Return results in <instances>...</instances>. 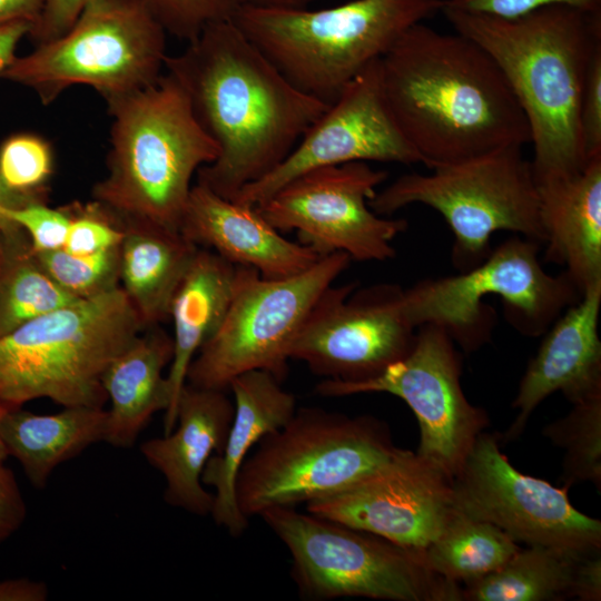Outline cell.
<instances>
[{
  "label": "cell",
  "mask_w": 601,
  "mask_h": 601,
  "mask_svg": "<svg viewBox=\"0 0 601 601\" xmlns=\"http://www.w3.org/2000/svg\"><path fill=\"white\" fill-rule=\"evenodd\" d=\"M520 548L492 523L456 510L423 555L434 573L455 583H466L496 571Z\"/></svg>",
  "instance_id": "obj_30"
},
{
  "label": "cell",
  "mask_w": 601,
  "mask_h": 601,
  "mask_svg": "<svg viewBox=\"0 0 601 601\" xmlns=\"http://www.w3.org/2000/svg\"><path fill=\"white\" fill-rule=\"evenodd\" d=\"M460 353L447 333L432 324L417 327L408 353L377 376L356 383L323 380L316 387L326 397L388 393L403 400L416 416V454L451 480L462 467L477 436L489 424L461 385Z\"/></svg>",
  "instance_id": "obj_13"
},
{
  "label": "cell",
  "mask_w": 601,
  "mask_h": 601,
  "mask_svg": "<svg viewBox=\"0 0 601 601\" xmlns=\"http://www.w3.org/2000/svg\"><path fill=\"white\" fill-rule=\"evenodd\" d=\"M587 552L590 551L546 545L520 548L496 571L464 583L461 590L462 600L560 601L572 599L577 568Z\"/></svg>",
  "instance_id": "obj_28"
},
{
  "label": "cell",
  "mask_w": 601,
  "mask_h": 601,
  "mask_svg": "<svg viewBox=\"0 0 601 601\" xmlns=\"http://www.w3.org/2000/svg\"><path fill=\"white\" fill-rule=\"evenodd\" d=\"M144 329L120 286L22 324L0 337V402L104 407L106 368Z\"/></svg>",
  "instance_id": "obj_6"
},
{
  "label": "cell",
  "mask_w": 601,
  "mask_h": 601,
  "mask_svg": "<svg viewBox=\"0 0 601 601\" xmlns=\"http://www.w3.org/2000/svg\"><path fill=\"white\" fill-rule=\"evenodd\" d=\"M564 4L601 12V0H443L442 8L482 13L497 18H516L542 7Z\"/></svg>",
  "instance_id": "obj_38"
},
{
  "label": "cell",
  "mask_w": 601,
  "mask_h": 601,
  "mask_svg": "<svg viewBox=\"0 0 601 601\" xmlns=\"http://www.w3.org/2000/svg\"><path fill=\"white\" fill-rule=\"evenodd\" d=\"M543 434L564 450L563 486L590 482L601 490V394L572 403V410L545 426Z\"/></svg>",
  "instance_id": "obj_31"
},
{
  "label": "cell",
  "mask_w": 601,
  "mask_h": 601,
  "mask_svg": "<svg viewBox=\"0 0 601 601\" xmlns=\"http://www.w3.org/2000/svg\"><path fill=\"white\" fill-rule=\"evenodd\" d=\"M349 262L345 253L337 252L322 256L299 274L276 279L238 266L225 318L193 359L186 383L227 391L236 376L256 370L283 382L295 339Z\"/></svg>",
  "instance_id": "obj_12"
},
{
  "label": "cell",
  "mask_w": 601,
  "mask_h": 601,
  "mask_svg": "<svg viewBox=\"0 0 601 601\" xmlns=\"http://www.w3.org/2000/svg\"><path fill=\"white\" fill-rule=\"evenodd\" d=\"M455 32L496 62L530 128L536 185L569 177L587 165L580 104L587 72L601 47V12L564 4L516 18L442 8Z\"/></svg>",
  "instance_id": "obj_3"
},
{
  "label": "cell",
  "mask_w": 601,
  "mask_h": 601,
  "mask_svg": "<svg viewBox=\"0 0 601 601\" xmlns=\"http://www.w3.org/2000/svg\"><path fill=\"white\" fill-rule=\"evenodd\" d=\"M461 513L492 523L513 541L592 551L601 548V522L580 512L565 486L516 470L501 452L499 437L482 432L452 479Z\"/></svg>",
  "instance_id": "obj_15"
},
{
  "label": "cell",
  "mask_w": 601,
  "mask_h": 601,
  "mask_svg": "<svg viewBox=\"0 0 601 601\" xmlns=\"http://www.w3.org/2000/svg\"><path fill=\"white\" fill-rule=\"evenodd\" d=\"M165 68L218 148L197 181L234 200L274 170L328 104L296 88L233 19L207 26Z\"/></svg>",
  "instance_id": "obj_1"
},
{
  "label": "cell",
  "mask_w": 601,
  "mask_h": 601,
  "mask_svg": "<svg viewBox=\"0 0 601 601\" xmlns=\"http://www.w3.org/2000/svg\"><path fill=\"white\" fill-rule=\"evenodd\" d=\"M118 221L124 231L119 285L144 327L158 326L169 319L173 298L199 247L177 230L144 221Z\"/></svg>",
  "instance_id": "obj_26"
},
{
  "label": "cell",
  "mask_w": 601,
  "mask_h": 601,
  "mask_svg": "<svg viewBox=\"0 0 601 601\" xmlns=\"http://www.w3.org/2000/svg\"><path fill=\"white\" fill-rule=\"evenodd\" d=\"M233 417L234 402L226 390L186 383L177 401L174 430L140 445L142 456L165 479L166 503L199 516L210 515L214 493L205 490L201 474L208 460L224 449Z\"/></svg>",
  "instance_id": "obj_20"
},
{
  "label": "cell",
  "mask_w": 601,
  "mask_h": 601,
  "mask_svg": "<svg viewBox=\"0 0 601 601\" xmlns=\"http://www.w3.org/2000/svg\"><path fill=\"white\" fill-rule=\"evenodd\" d=\"M455 511L452 480L402 449L342 491L306 503V512L422 554Z\"/></svg>",
  "instance_id": "obj_18"
},
{
  "label": "cell",
  "mask_w": 601,
  "mask_h": 601,
  "mask_svg": "<svg viewBox=\"0 0 601 601\" xmlns=\"http://www.w3.org/2000/svg\"><path fill=\"white\" fill-rule=\"evenodd\" d=\"M228 391L233 395L234 417L224 449L208 460L201 482L215 491L210 512L214 522L238 536L249 521L239 510L235 495L239 469L259 440L286 424L297 406L294 394L266 371L236 376Z\"/></svg>",
  "instance_id": "obj_22"
},
{
  "label": "cell",
  "mask_w": 601,
  "mask_h": 601,
  "mask_svg": "<svg viewBox=\"0 0 601 601\" xmlns=\"http://www.w3.org/2000/svg\"><path fill=\"white\" fill-rule=\"evenodd\" d=\"M48 588L27 578L0 580V601H45Z\"/></svg>",
  "instance_id": "obj_42"
},
{
  "label": "cell",
  "mask_w": 601,
  "mask_h": 601,
  "mask_svg": "<svg viewBox=\"0 0 601 601\" xmlns=\"http://www.w3.org/2000/svg\"><path fill=\"white\" fill-rule=\"evenodd\" d=\"M71 220L62 248L75 255H91L119 247L122 227L117 218L92 200L67 205Z\"/></svg>",
  "instance_id": "obj_35"
},
{
  "label": "cell",
  "mask_w": 601,
  "mask_h": 601,
  "mask_svg": "<svg viewBox=\"0 0 601 601\" xmlns=\"http://www.w3.org/2000/svg\"><path fill=\"white\" fill-rule=\"evenodd\" d=\"M106 427L104 407L63 406L55 414H35L8 405L0 416V440L30 483L42 489L58 465L105 441Z\"/></svg>",
  "instance_id": "obj_27"
},
{
  "label": "cell",
  "mask_w": 601,
  "mask_h": 601,
  "mask_svg": "<svg viewBox=\"0 0 601 601\" xmlns=\"http://www.w3.org/2000/svg\"><path fill=\"white\" fill-rule=\"evenodd\" d=\"M238 266L216 253L198 248L170 305L173 358L167 372L170 406L165 412L164 434L176 425L179 394L189 366L206 342L217 332L231 302Z\"/></svg>",
  "instance_id": "obj_24"
},
{
  "label": "cell",
  "mask_w": 601,
  "mask_h": 601,
  "mask_svg": "<svg viewBox=\"0 0 601 601\" xmlns=\"http://www.w3.org/2000/svg\"><path fill=\"white\" fill-rule=\"evenodd\" d=\"M43 4L45 0H0V24L16 21L35 24Z\"/></svg>",
  "instance_id": "obj_44"
},
{
  "label": "cell",
  "mask_w": 601,
  "mask_h": 601,
  "mask_svg": "<svg viewBox=\"0 0 601 601\" xmlns=\"http://www.w3.org/2000/svg\"><path fill=\"white\" fill-rule=\"evenodd\" d=\"M579 125L587 161L601 156V47L593 53L587 72Z\"/></svg>",
  "instance_id": "obj_37"
},
{
  "label": "cell",
  "mask_w": 601,
  "mask_h": 601,
  "mask_svg": "<svg viewBox=\"0 0 601 601\" xmlns=\"http://www.w3.org/2000/svg\"><path fill=\"white\" fill-rule=\"evenodd\" d=\"M572 598L581 601L601 599L600 550L587 552L579 561L572 589Z\"/></svg>",
  "instance_id": "obj_41"
},
{
  "label": "cell",
  "mask_w": 601,
  "mask_h": 601,
  "mask_svg": "<svg viewBox=\"0 0 601 601\" xmlns=\"http://www.w3.org/2000/svg\"><path fill=\"white\" fill-rule=\"evenodd\" d=\"M387 426L368 416L299 407L267 433L242 464L235 495L246 518L332 495L396 452Z\"/></svg>",
  "instance_id": "obj_7"
},
{
  "label": "cell",
  "mask_w": 601,
  "mask_h": 601,
  "mask_svg": "<svg viewBox=\"0 0 601 601\" xmlns=\"http://www.w3.org/2000/svg\"><path fill=\"white\" fill-rule=\"evenodd\" d=\"M1 215L26 231L35 253L62 248L71 220L67 206L52 208L46 201L3 208Z\"/></svg>",
  "instance_id": "obj_36"
},
{
  "label": "cell",
  "mask_w": 601,
  "mask_h": 601,
  "mask_svg": "<svg viewBox=\"0 0 601 601\" xmlns=\"http://www.w3.org/2000/svg\"><path fill=\"white\" fill-rule=\"evenodd\" d=\"M91 0H45L40 17L29 36L36 45L51 41L67 32Z\"/></svg>",
  "instance_id": "obj_39"
},
{
  "label": "cell",
  "mask_w": 601,
  "mask_h": 601,
  "mask_svg": "<svg viewBox=\"0 0 601 601\" xmlns=\"http://www.w3.org/2000/svg\"><path fill=\"white\" fill-rule=\"evenodd\" d=\"M173 338L159 326L145 328L106 368L102 387L110 402L105 441L131 447L152 415L170 406L165 367L173 358Z\"/></svg>",
  "instance_id": "obj_25"
},
{
  "label": "cell",
  "mask_w": 601,
  "mask_h": 601,
  "mask_svg": "<svg viewBox=\"0 0 601 601\" xmlns=\"http://www.w3.org/2000/svg\"><path fill=\"white\" fill-rule=\"evenodd\" d=\"M545 260L582 293L601 283V156L575 175L536 185Z\"/></svg>",
  "instance_id": "obj_23"
},
{
  "label": "cell",
  "mask_w": 601,
  "mask_h": 601,
  "mask_svg": "<svg viewBox=\"0 0 601 601\" xmlns=\"http://www.w3.org/2000/svg\"><path fill=\"white\" fill-rule=\"evenodd\" d=\"M430 174L397 177L376 191L370 207L381 216L422 204L440 213L453 233L451 259L459 272L482 263L500 230L545 242L539 193L531 161L521 146L503 147L465 160L440 165Z\"/></svg>",
  "instance_id": "obj_8"
},
{
  "label": "cell",
  "mask_w": 601,
  "mask_h": 601,
  "mask_svg": "<svg viewBox=\"0 0 601 601\" xmlns=\"http://www.w3.org/2000/svg\"><path fill=\"white\" fill-rule=\"evenodd\" d=\"M47 196L26 195L9 189L0 179V229L14 223L6 219L1 215L3 208H17L32 201H46Z\"/></svg>",
  "instance_id": "obj_45"
},
{
  "label": "cell",
  "mask_w": 601,
  "mask_h": 601,
  "mask_svg": "<svg viewBox=\"0 0 601 601\" xmlns=\"http://www.w3.org/2000/svg\"><path fill=\"white\" fill-rule=\"evenodd\" d=\"M314 0H237L239 7L249 6L258 8H304V6Z\"/></svg>",
  "instance_id": "obj_46"
},
{
  "label": "cell",
  "mask_w": 601,
  "mask_h": 601,
  "mask_svg": "<svg viewBox=\"0 0 601 601\" xmlns=\"http://www.w3.org/2000/svg\"><path fill=\"white\" fill-rule=\"evenodd\" d=\"M354 161L421 162L386 102L380 59L343 88L274 170L244 187L234 200L257 206L306 171Z\"/></svg>",
  "instance_id": "obj_17"
},
{
  "label": "cell",
  "mask_w": 601,
  "mask_h": 601,
  "mask_svg": "<svg viewBox=\"0 0 601 601\" xmlns=\"http://www.w3.org/2000/svg\"><path fill=\"white\" fill-rule=\"evenodd\" d=\"M388 108L428 169L531 140L501 69L472 39L420 22L380 59Z\"/></svg>",
  "instance_id": "obj_2"
},
{
  "label": "cell",
  "mask_w": 601,
  "mask_h": 601,
  "mask_svg": "<svg viewBox=\"0 0 601 601\" xmlns=\"http://www.w3.org/2000/svg\"><path fill=\"white\" fill-rule=\"evenodd\" d=\"M387 171L365 161L326 166L292 179L257 205L277 230H294L318 256L345 253L351 260L383 262L395 256L394 238L405 219L377 215L370 200Z\"/></svg>",
  "instance_id": "obj_14"
},
{
  "label": "cell",
  "mask_w": 601,
  "mask_h": 601,
  "mask_svg": "<svg viewBox=\"0 0 601 601\" xmlns=\"http://www.w3.org/2000/svg\"><path fill=\"white\" fill-rule=\"evenodd\" d=\"M600 307L598 283L588 287L546 329L520 381L512 403L518 414L506 439H515L538 405L555 392H561L571 404L601 394Z\"/></svg>",
  "instance_id": "obj_19"
},
{
  "label": "cell",
  "mask_w": 601,
  "mask_h": 601,
  "mask_svg": "<svg viewBox=\"0 0 601 601\" xmlns=\"http://www.w3.org/2000/svg\"><path fill=\"white\" fill-rule=\"evenodd\" d=\"M166 35L140 0H91L67 32L16 56L0 78L29 88L42 105L77 85L108 102L159 79Z\"/></svg>",
  "instance_id": "obj_11"
},
{
  "label": "cell",
  "mask_w": 601,
  "mask_h": 601,
  "mask_svg": "<svg viewBox=\"0 0 601 601\" xmlns=\"http://www.w3.org/2000/svg\"><path fill=\"white\" fill-rule=\"evenodd\" d=\"M9 404L0 402V416L2 415L3 411L7 408ZM8 457V453L6 451L4 445L2 444L0 440V464L4 462V460Z\"/></svg>",
  "instance_id": "obj_47"
},
{
  "label": "cell",
  "mask_w": 601,
  "mask_h": 601,
  "mask_svg": "<svg viewBox=\"0 0 601 601\" xmlns=\"http://www.w3.org/2000/svg\"><path fill=\"white\" fill-rule=\"evenodd\" d=\"M75 300L39 265L21 227L0 229V337Z\"/></svg>",
  "instance_id": "obj_29"
},
{
  "label": "cell",
  "mask_w": 601,
  "mask_h": 601,
  "mask_svg": "<svg viewBox=\"0 0 601 601\" xmlns=\"http://www.w3.org/2000/svg\"><path fill=\"white\" fill-rule=\"evenodd\" d=\"M32 26L28 21L0 24V75L16 57L18 43L29 36Z\"/></svg>",
  "instance_id": "obj_43"
},
{
  "label": "cell",
  "mask_w": 601,
  "mask_h": 601,
  "mask_svg": "<svg viewBox=\"0 0 601 601\" xmlns=\"http://www.w3.org/2000/svg\"><path fill=\"white\" fill-rule=\"evenodd\" d=\"M540 244L522 236L504 240L475 267L453 276L420 280L404 290L405 307L417 328H443L466 353L489 343L495 322L486 295L501 297L505 319L528 337L543 335L581 294L562 272L553 276L539 260Z\"/></svg>",
  "instance_id": "obj_10"
},
{
  "label": "cell",
  "mask_w": 601,
  "mask_h": 601,
  "mask_svg": "<svg viewBox=\"0 0 601 601\" xmlns=\"http://www.w3.org/2000/svg\"><path fill=\"white\" fill-rule=\"evenodd\" d=\"M52 170V150L42 137L14 134L0 145V179L16 193L47 196Z\"/></svg>",
  "instance_id": "obj_33"
},
{
  "label": "cell",
  "mask_w": 601,
  "mask_h": 601,
  "mask_svg": "<svg viewBox=\"0 0 601 601\" xmlns=\"http://www.w3.org/2000/svg\"><path fill=\"white\" fill-rule=\"evenodd\" d=\"M167 35L187 42L207 26L233 19L237 0H140Z\"/></svg>",
  "instance_id": "obj_34"
},
{
  "label": "cell",
  "mask_w": 601,
  "mask_h": 601,
  "mask_svg": "<svg viewBox=\"0 0 601 601\" xmlns=\"http://www.w3.org/2000/svg\"><path fill=\"white\" fill-rule=\"evenodd\" d=\"M442 6L443 0H351L317 10L242 6L233 20L296 88L331 105Z\"/></svg>",
  "instance_id": "obj_5"
},
{
  "label": "cell",
  "mask_w": 601,
  "mask_h": 601,
  "mask_svg": "<svg viewBox=\"0 0 601 601\" xmlns=\"http://www.w3.org/2000/svg\"><path fill=\"white\" fill-rule=\"evenodd\" d=\"M26 518V504L13 472L0 464V542L16 532Z\"/></svg>",
  "instance_id": "obj_40"
},
{
  "label": "cell",
  "mask_w": 601,
  "mask_h": 601,
  "mask_svg": "<svg viewBox=\"0 0 601 601\" xmlns=\"http://www.w3.org/2000/svg\"><path fill=\"white\" fill-rule=\"evenodd\" d=\"M258 516L287 548L302 599L462 600L460 584L434 573L422 553L382 536L294 506L270 508Z\"/></svg>",
  "instance_id": "obj_9"
},
{
  "label": "cell",
  "mask_w": 601,
  "mask_h": 601,
  "mask_svg": "<svg viewBox=\"0 0 601 601\" xmlns=\"http://www.w3.org/2000/svg\"><path fill=\"white\" fill-rule=\"evenodd\" d=\"M179 231L197 247L268 279L299 274L322 257L285 238L256 206L226 199L198 183L191 187Z\"/></svg>",
  "instance_id": "obj_21"
},
{
  "label": "cell",
  "mask_w": 601,
  "mask_h": 601,
  "mask_svg": "<svg viewBox=\"0 0 601 601\" xmlns=\"http://www.w3.org/2000/svg\"><path fill=\"white\" fill-rule=\"evenodd\" d=\"M397 284L357 289L332 285L322 295L289 358L302 361L324 380L356 383L373 378L411 349L416 327Z\"/></svg>",
  "instance_id": "obj_16"
},
{
  "label": "cell",
  "mask_w": 601,
  "mask_h": 601,
  "mask_svg": "<svg viewBox=\"0 0 601 601\" xmlns=\"http://www.w3.org/2000/svg\"><path fill=\"white\" fill-rule=\"evenodd\" d=\"M112 118L107 175L92 200L118 220L179 231L191 180L218 148L169 72L152 85L107 102Z\"/></svg>",
  "instance_id": "obj_4"
},
{
  "label": "cell",
  "mask_w": 601,
  "mask_h": 601,
  "mask_svg": "<svg viewBox=\"0 0 601 601\" xmlns=\"http://www.w3.org/2000/svg\"><path fill=\"white\" fill-rule=\"evenodd\" d=\"M35 256L43 270L77 299L96 297L120 286L119 247L91 255H75L59 248Z\"/></svg>",
  "instance_id": "obj_32"
}]
</instances>
